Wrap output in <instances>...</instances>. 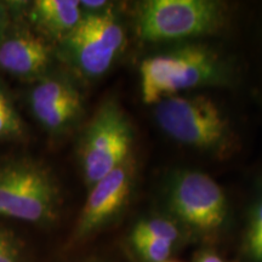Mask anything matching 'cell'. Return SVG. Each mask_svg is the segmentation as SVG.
Here are the masks:
<instances>
[{
	"label": "cell",
	"instance_id": "52a82bcc",
	"mask_svg": "<svg viewBox=\"0 0 262 262\" xmlns=\"http://www.w3.org/2000/svg\"><path fill=\"white\" fill-rule=\"evenodd\" d=\"M168 202L180 220L203 233L220 228L227 216L224 189L214 179L196 170H185L172 176Z\"/></svg>",
	"mask_w": 262,
	"mask_h": 262
},
{
	"label": "cell",
	"instance_id": "30bf717a",
	"mask_svg": "<svg viewBox=\"0 0 262 262\" xmlns=\"http://www.w3.org/2000/svg\"><path fill=\"white\" fill-rule=\"evenodd\" d=\"M52 51L40 35L9 29L0 38V70L18 79H40L50 67Z\"/></svg>",
	"mask_w": 262,
	"mask_h": 262
},
{
	"label": "cell",
	"instance_id": "d6986e66",
	"mask_svg": "<svg viewBox=\"0 0 262 262\" xmlns=\"http://www.w3.org/2000/svg\"><path fill=\"white\" fill-rule=\"evenodd\" d=\"M96 262H97V261H96Z\"/></svg>",
	"mask_w": 262,
	"mask_h": 262
},
{
	"label": "cell",
	"instance_id": "8992f818",
	"mask_svg": "<svg viewBox=\"0 0 262 262\" xmlns=\"http://www.w3.org/2000/svg\"><path fill=\"white\" fill-rule=\"evenodd\" d=\"M125 33L110 10L85 14L71 33L61 39L62 52L74 70L86 78H98L112 67L122 50Z\"/></svg>",
	"mask_w": 262,
	"mask_h": 262
},
{
	"label": "cell",
	"instance_id": "5b68a950",
	"mask_svg": "<svg viewBox=\"0 0 262 262\" xmlns=\"http://www.w3.org/2000/svg\"><path fill=\"white\" fill-rule=\"evenodd\" d=\"M134 130L119 104L107 101L96 111L80 140L79 157L86 185L91 187L130 159Z\"/></svg>",
	"mask_w": 262,
	"mask_h": 262
},
{
	"label": "cell",
	"instance_id": "4fadbf2b",
	"mask_svg": "<svg viewBox=\"0 0 262 262\" xmlns=\"http://www.w3.org/2000/svg\"><path fill=\"white\" fill-rule=\"evenodd\" d=\"M25 134L21 117L4 90L0 88V142L18 139Z\"/></svg>",
	"mask_w": 262,
	"mask_h": 262
},
{
	"label": "cell",
	"instance_id": "277c9868",
	"mask_svg": "<svg viewBox=\"0 0 262 262\" xmlns=\"http://www.w3.org/2000/svg\"><path fill=\"white\" fill-rule=\"evenodd\" d=\"M224 6L211 0H149L140 5L136 31L147 41L180 40L217 31Z\"/></svg>",
	"mask_w": 262,
	"mask_h": 262
},
{
	"label": "cell",
	"instance_id": "9a60e30c",
	"mask_svg": "<svg viewBox=\"0 0 262 262\" xmlns=\"http://www.w3.org/2000/svg\"><path fill=\"white\" fill-rule=\"evenodd\" d=\"M131 242L141 256L148 262H165L171 255L173 248L172 242L165 239L142 238Z\"/></svg>",
	"mask_w": 262,
	"mask_h": 262
},
{
	"label": "cell",
	"instance_id": "7c38bea8",
	"mask_svg": "<svg viewBox=\"0 0 262 262\" xmlns=\"http://www.w3.org/2000/svg\"><path fill=\"white\" fill-rule=\"evenodd\" d=\"M142 238L165 239L175 243L179 239V229L171 221L162 217L139 221L131 232V241Z\"/></svg>",
	"mask_w": 262,
	"mask_h": 262
},
{
	"label": "cell",
	"instance_id": "8fae6325",
	"mask_svg": "<svg viewBox=\"0 0 262 262\" xmlns=\"http://www.w3.org/2000/svg\"><path fill=\"white\" fill-rule=\"evenodd\" d=\"M29 17L44 34L63 39L83 18L78 0H37L31 6Z\"/></svg>",
	"mask_w": 262,
	"mask_h": 262
},
{
	"label": "cell",
	"instance_id": "7a4b0ae2",
	"mask_svg": "<svg viewBox=\"0 0 262 262\" xmlns=\"http://www.w3.org/2000/svg\"><path fill=\"white\" fill-rule=\"evenodd\" d=\"M60 189L50 170L29 158L0 162V216L47 225L56 220Z\"/></svg>",
	"mask_w": 262,
	"mask_h": 262
},
{
	"label": "cell",
	"instance_id": "9c48e42d",
	"mask_svg": "<svg viewBox=\"0 0 262 262\" xmlns=\"http://www.w3.org/2000/svg\"><path fill=\"white\" fill-rule=\"evenodd\" d=\"M29 106L45 130L60 134L79 117L83 100L79 90L68 79L44 75L29 93Z\"/></svg>",
	"mask_w": 262,
	"mask_h": 262
},
{
	"label": "cell",
	"instance_id": "e0dca14e",
	"mask_svg": "<svg viewBox=\"0 0 262 262\" xmlns=\"http://www.w3.org/2000/svg\"><path fill=\"white\" fill-rule=\"evenodd\" d=\"M9 25V14L6 6L0 3V38L4 35V33L8 31Z\"/></svg>",
	"mask_w": 262,
	"mask_h": 262
},
{
	"label": "cell",
	"instance_id": "6da1fadb",
	"mask_svg": "<svg viewBox=\"0 0 262 262\" xmlns=\"http://www.w3.org/2000/svg\"><path fill=\"white\" fill-rule=\"evenodd\" d=\"M226 63L211 49L183 45L155 56L140 66L141 96L147 104H157L183 90L226 84Z\"/></svg>",
	"mask_w": 262,
	"mask_h": 262
},
{
	"label": "cell",
	"instance_id": "2e32d148",
	"mask_svg": "<svg viewBox=\"0 0 262 262\" xmlns=\"http://www.w3.org/2000/svg\"><path fill=\"white\" fill-rule=\"evenodd\" d=\"M0 262H24L21 242L4 228H0Z\"/></svg>",
	"mask_w": 262,
	"mask_h": 262
},
{
	"label": "cell",
	"instance_id": "5bb4252c",
	"mask_svg": "<svg viewBox=\"0 0 262 262\" xmlns=\"http://www.w3.org/2000/svg\"><path fill=\"white\" fill-rule=\"evenodd\" d=\"M245 250L254 262H262V194L251 210L245 237Z\"/></svg>",
	"mask_w": 262,
	"mask_h": 262
},
{
	"label": "cell",
	"instance_id": "ba28073f",
	"mask_svg": "<svg viewBox=\"0 0 262 262\" xmlns=\"http://www.w3.org/2000/svg\"><path fill=\"white\" fill-rule=\"evenodd\" d=\"M134 187L131 159L91 186L75 227V239L93 234L123 210Z\"/></svg>",
	"mask_w": 262,
	"mask_h": 262
},
{
	"label": "cell",
	"instance_id": "ac0fdd59",
	"mask_svg": "<svg viewBox=\"0 0 262 262\" xmlns=\"http://www.w3.org/2000/svg\"><path fill=\"white\" fill-rule=\"evenodd\" d=\"M196 262H224V261H222V258L220 256H217V255L205 253L198 258V261Z\"/></svg>",
	"mask_w": 262,
	"mask_h": 262
},
{
	"label": "cell",
	"instance_id": "3957f363",
	"mask_svg": "<svg viewBox=\"0 0 262 262\" xmlns=\"http://www.w3.org/2000/svg\"><path fill=\"white\" fill-rule=\"evenodd\" d=\"M155 106V117L160 129L182 145L219 152L231 143L229 122L210 97L175 95Z\"/></svg>",
	"mask_w": 262,
	"mask_h": 262
}]
</instances>
